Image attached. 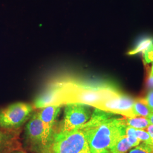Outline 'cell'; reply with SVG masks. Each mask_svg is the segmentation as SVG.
<instances>
[{"label":"cell","instance_id":"1","mask_svg":"<svg viewBox=\"0 0 153 153\" xmlns=\"http://www.w3.org/2000/svg\"><path fill=\"white\" fill-rule=\"evenodd\" d=\"M95 108L90 119L79 128L88 141L91 153H108L114 150L126 135V117Z\"/></svg>","mask_w":153,"mask_h":153},{"label":"cell","instance_id":"2","mask_svg":"<svg viewBox=\"0 0 153 153\" xmlns=\"http://www.w3.org/2000/svg\"><path fill=\"white\" fill-rule=\"evenodd\" d=\"M122 93L119 88L112 83H62L64 103H79L98 109L104 102Z\"/></svg>","mask_w":153,"mask_h":153},{"label":"cell","instance_id":"3","mask_svg":"<svg viewBox=\"0 0 153 153\" xmlns=\"http://www.w3.org/2000/svg\"><path fill=\"white\" fill-rule=\"evenodd\" d=\"M47 153H91L83 131L78 129L69 132L55 130Z\"/></svg>","mask_w":153,"mask_h":153},{"label":"cell","instance_id":"4","mask_svg":"<svg viewBox=\"0 0 153 153\" xmlns=\"http://www.w3.org/2000/svg\"><path fill=\"white\" fill-rule=\"evenodd\" d=\"M32 105L17 102L0 109V128L6 130H18L33 113Z\"/></svg>","mask_w":153,"mask_h":153},{"label":"cell","instance_id":"5","mask_svg":"<svg viewBox=\"0 0 153 153\" xmlns=\"http://www.w3.org/2000/svg\"><path fill=\"white\" fill-rule=\"evenodd\" d=\"M90 106L79 103H68L64 109L63 119L57 131L69 132L81 128L91 116Z\"/></svg>","mask_w":153,"mask_h":153},{"label":"cell","instance_id":"6","mask_svg":"<svg viewBox=\"0 0 153 153\" xmlns=\"http://www.w3.org/2000/svg\"><path fill=\"white\" fill-rule=\"evenodd\" d=\"M25 140L28 148L36 153H47L49 142L38 112L29 119L25 129Z\"/></svg>","mask_w":153,"mask_h":153},{"label":"cell","instance_id":"7","mask_svg":"<svg viewBox=\"0 0 153 153\" xmlns=\"http://www.w3.org/2000/svg\"><path fill=\"white\" fill-rule=\"evenodd\" d=\"M60 110L61 105H51L42 108L41 111L38 112L39 117L44 126L49 145L55 132L56 119Z\"/></svg>","mask_w":153,"mask_h":153},{"label":"cell","instance_id":"8","mask_svg":"<svg viewBox=\"0 0 153 153\" xmlns=\"http://www.w3.org/2000/svg\"><path fill=\"white\" fill-rule=\"evenodd\" d=\"M63 104L62 83H56L40 95L35 101L36 108H43L51 105Z\"/></svg>","mask_w":153,"mask_h":153},{"label":"cell","instance_id":"9","mask_svg":"<svg viewBox=\"0 0 153 153\" xmlns=\"http://www.w3.org/2000/svg\"><path fill=\"white\" fill-rule=\"evenodd\" d=\"M19 131L0 128V153H10L18 150L20 143L18 141Z\"/></svg>","mask_w":153,"mask_h":153},{"label":"cell","instance_id":"10","mask_svg":"<svg viewBox=\"0 0 153 153\" xmlns=\"http://www.w3.org/2000/svg\"><path fill=\"white\" fill-rule=\"evenodd\" d=\"M133 111L136 117L140 116L146 118L152 112L148 107L144 98L134 99L133 105Z\"/></svg>","mask_w":153,"mask_h":153},{"label":"cell","instance_id":"11","mask_svg":"<svg viewBox=\"0 0 153 153\" xmlns=\"http://www.w3.org/2000/svg\"><path fill=\"white\" fill-rule=\"evenodd\" d=\"M153 44V38L145 37L138 40L134 48L129 51L127 53L128 55H136L140 52H144L145 50Z\"/></svg>","mask_w":153,"mask_h":153},{"label":"cell","instance_id":"12","mask_svg":"<svg viewBox=\"0 0 153 153\" xmlns=\"http://www.w3.org/2000/svg\"><path fill=\"white\" fill-rule=\"evenodd\" d=\"M126 124L136 129H145L150 124L147 118L137 116L134 117H126Z\"/></svg>","mask_w":153,"mask_h":153},{"label":"cell","instance_id":"13","mask_svg":"<svg viewBox=\"0 0 153 153\" xmlns=\"http://www.w3.org/2000/svg\"><path fill=\"white\" fill-rule=\"evenodd\" d=\"M131 148V145L128 142L126 135L121 137L117 142L114 151L116 153H126L128 150Z\"/></svg>","mask_w":153,"mask_h":153},{"label":"cell","instance_id":"14","mask_svg":"<svg viewBox=\"0 0 153 153\" xmlns=\"http://www.w3.org/2000/svg\"><path fill=\"white\" fill-rule=\"evenodd\" d=\"M129 153H153V146L151 145L143 142L131 149Z\"/></svg>","mask_w":153,"mask_h":153},{"label":"cell","instance_id":"15","mask_svg":"<svg viewBox=\"0 0 153 153\" xmlns=\"http://www.w3.org/2000/svg\"><path fill=\"white\" fill-rule=\"evenodd\" d=\"M135 136L138 138L141 141L145 142L146 143H148L150 141L152 138L148 132L144 129H136L135 133H134Z\"/></svg>","mask_w":153,"mask_h":153},{"label":"cell","instance_id":"16","mask_svg":"<svg viewBox=\"0 0 153 153\" xmlns=\"http://www.w3.org/2000/svg\"><path fill=\"white\" fill-rule=\"evenodd\" d=\"M144 61L146 64L152 62L153 60V44H152L148 49L145 51Z\"/></svg>","mask_w":153,"mask_h":153},{"label":"cell","instance_id":"17","mask_svg":"<svg viewBox=\"0 0 153 153\" xmlns=\"http://www.w3.org/2000/svg\"><path fill=\"white\" fill-rule=\"evenodd\" d=\"M144 99L148 107L153 112V89H151L148 92L146 97Z\"/></svg>","mask_w":153,"mask_h":153},{"label":"cell","instance_id":"18","mask_svg":"<svg viewBox=\"0 0 153 153\" xmlns=\"http://www.w3.org/2000/svg\"><path fill=\"white\" fill-rule=\"evenodd\" d=\"M126 138H127V140H128V142L130 143V145H131V148L136 147V146H137L138 145H139L141 143V142L135 136H126Z\"/></svg>","mask_w":153,"mask_h":153},{"label":"cell","instance_id":"19","mask_svg":"<svg viewBox=\"0 0 153 153\" xmlns=\"http://www.w3.org/2000/svg\"><path fill=\"white\" fill-rule=\"evenodd\" d=\"M146 85L148 88L150 90L153 89V74H152L150 71L149 72L146 80Z\"/></svg>","mask_w":153,"mask_h":153},{"label":"cell","instance_id":"20","mask_svg":"<svg viewBox=\"0 0 153 153\" xmlns=\"http://www.w3.org/2000/svg\"><path fill=\"white\" fill-rule=\"evenodd\" d=\"M152 138H153V124H150L145 129Z\"/></svg>","mask_w":153,"mask_h":153},{"label":"cell","instance_id":"21","mask_svg":"<svg viewBox=\"0 0 153 153\" xmlns=\"http://www.w3.org/2000/svg\"><path fill=\"white\" fill-rule=\"evenodd\" d=\"M147 119L149 121L150 124H153V112H152L149 115V116L147 117Z\"/></svg>","mask_w":153,"mask_h":153},{"label":"cell","instance_id":"22","mask_svg":"<svg viewBox=\"0 0 153 153\" xmlns=\"http://www.w3.org/2000/svg\"><path fill=\"white\" fill-rule=\"evenodd\" d=\"M26 153V152H23V151H22V150H19V149H18V150H14V151H13V152H11V153Z\"/></svg>","mask_w":153,"mask_h":153},{"label":"cell","instance_id":"23","mask_svg":"<svg viewBox=\"0 0 153 153\" xmlns=\"http://www.w3.org/2000/svg\"><path fill=\"white\" fill-rule=\"evenodd\" d=\"M148 144H149V145H152L153 146V138H152L151 139V140H150V141L148 143Z\"/></svg>","mask_w":153,"mask_h":153},{"label":"cell","instance_id":"24","mask_svg":"<svg viewBox=\"0 0 153 153\" xmlns=\"http://www.w3.org/2000/svg\"><path fill=\"white\" fill-rule=\"evenodd\" d=\"M152 62H153V65H152V69L150 70V72L152 74H153V61H152Z\"/></svg>","mask_w":153,"mask_h":153},{"label":"cell","instance_id":"25","mask_svg":"<svg viewBox=\"0 0 153 153\" xmlns=\"http://www.w3.org/2000/svg\"><path fill=\"white\" fill-rule=\"evenodd\" d=\"M115 153V151L114 150H113V151H112V152H109V153Z\"/></svg>","mask_w":153,"mask_h":153}]
</instances>
